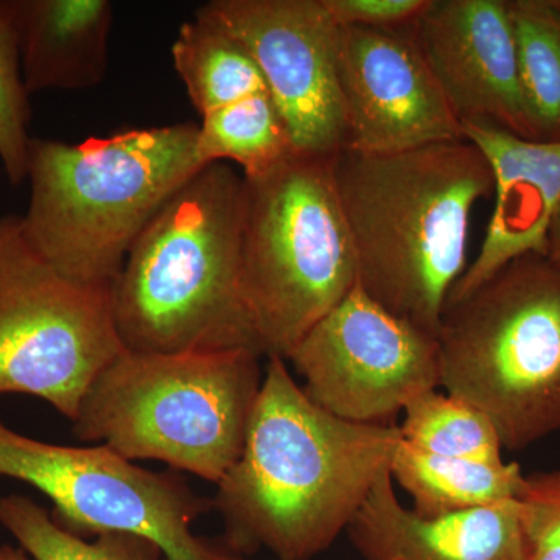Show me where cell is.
Returning <instances> with one entry per match:
<instances>
[{"label":"cell","mask_w":560,"mask_h":560,"mask_svg":"<svg viewBox=\"0 0 560 560\" xmlns=\"http://www.w3.org/2000/svg\"><path fill=\"white\" fill-rule=\"evenodd\" d=\"M401 442L399 425L349 422L313 404L280 357H270L245 444L217 485L224 540L311 560L346 533Z\"/></svg>","instance_id":"6da1fadb"},{"label":"cell","mask_w":560,"mask_h":560,"mask_svg":"<svg viewBox=\"0 0 560 560\" xmlns=\"http://www.w3.org/2000/svg\"><path fill=\"white\" fill-rule=\"evenodd\" d=\"M334 175L360 289L438 337L467 268L471 213L493 194L485 154L467 139L393 154L342 149Z\"/></svg>","instance_id":"7a4b0ae2"},{"label":"cell","mask_w":560,"mask_h":560,"mask_svg":"<svg viewBox=\"0 0 560 560\" xmlns=\"http://www.w3.org/2000/svg\"><path fill=\"white\" fill-rule=\"evenodd\" d=\"M243 175L205 165L131 246L110 287L125 349L261 353L241 287Z\"/></svg>","instance_id":"3957f363"},{"label":"cell","mask_w":560,"mask_h":560,"mask_svg":"<svg viewBox=\"0 0 560 560\" xmlns=\"http://www.w3.org/2000/svg\"><path fill=\"white\" fill-rule=\"evenodd\" d=\"M197 136L187 121L80 143L32 139L28 242L68 278L113 287L142 231L205 167Z\"/></svg>","instance_id":"277c9868"},{"label":"cell","mask_w":560,"mask_h":560,"mask_svg":"<svg viewBox=\"0 0 560 560\" xmlns=\"http://www.w3.org/2000/svg\"><path fill=\"white\" fill-rule=\"evenodd\" d=\"M261 359L250 350L124 349L84 394L73 434L125 459L161 460L219 485L243 451Z\"/></svg>","instance_id":"5b68a950"},{"label":"cell","mask_w":560,"mask_h":560,"mask_svg":"<svg viewBox=\"0 0 560 560\" xmlns=\"http://www.w3.org/2000/svg\"><path fill=\"white\" fill-rule=\"evenodd\" d=\"M441 388L488 416L503 448L560 430V267L526 253L445 302Z\"/></svg>","instance_id":"8992f818"},{"label":"cell","mask_w":560,"mask_h":560,"mask_svg":"<svg viewBox=\"0 0 560 560\" xmlns=\"http://www.w3.org/2000/svg\"><path fill=\"white\" fill-rule=\"evenodd\" d=\"M334 156L293 151L243 176L241 287L264 357L291 350L355 287Z\"/></svg>","instance_id":"52a82bcc"},{"label":"cell","mask_w":560,"mask_h":560,"mask_svg":"<svg viewBox=\"0 0 560 560\" xmlns=\"http://www.w3.org/2000/svg\"><path fill=\"white\" fill-rule=\"evenodd\" d=\"M110 287L77 282L28 242L20 215L0 219V396L39 397L70 422L124 350Z\"/></svg>","instance_id":"ba28073f"},{"label":"cell","mask_w":560,"mask_h":560,"mask_svg":"<svg viewBox=\"0 0 560 560\" xmlns=\"http://www.w3.org/2000/svg\"><path fill=\"white\" fill-rule=\"evenodd\" d=\"M0 477L31 485L54 504V521L75 536L130 533L164 560H249L191 533L212 510L173 471L136 466L106 445L69 447L32 440L0 422Z\"/></svg>","instance_id":"9c48e42d"},{"label":"cell","mask_w":560,"mask_h":560,"mask_svg":"<svg viewBox=\"0 0 560 560\" xmlns=\"http://www.w3.org/2000/svg\"><path fill=\"white\" fill-rule=\"evenodd\" d=\"M287 363L313 404L368 425H394L412 399L441 388L436 335L385 311L359 283L298 342Z\"/></svg>","instance_id":"30bf717a"},{"label":"cell","mask_w":560,"mask_h":560,"mask_svg":"<svg viewBox=\"0 0 560 560\" xmlns=\"http://www.w3.org/2000/svg\"><path fill=\"white\" fill-rule=\"evenodd\" d=\"M197 13L249 51L294 150L334 156L346 149L335 68L338 27L323 0H213Z\"/></svg>","instance_id":"8fae6325"},{"label":"cell","mask_w":560,"mask_h":560,"mask_svg":"<svg viewBox=\"0 0 560 560\" xmlns=\"http://www.w3.org/2000/svg\"><path fill=\"white\" fill-rule=\"evenodd\" d=\"M335 68L346 149L393 154L466 139L412 25L388 31L338 27Z\"/></svg>","instance_id":"7c38bea8"},{"label":"cell","mask_w":560,"mask_h":560,"mask_svg":"<svg viewBox=\"0 0 560 560\" xmlns=\"http://www.w3.org/2000/svg\"><path fill=\"white\" fill-rule=\"evenodd\" d=\"M412 35L460 125L534 139L510 0H430Z\"/></svg>","instance_id":"4fadbf2b"},{"label":"cell","mask_w":560,"mask_h":560,"mask_svg":"<svg viewBox=\"0 0 560 560\" xmlns=\"http://www.w3.org/2000/svg\"><path fill=\"white\" fill-rule=\"evenodd\" d=\"M463 132L489 162L495 208L477 259L447 300L470 293L515 257L545 254L548 226L560 205V140L522 139L488 124H464Z\"/></svg>","instance_id":"5bb4252c"},{"label":"cell","mask_w":560,"mask_h":560,"mask_svg":"<svg viewBox=\"0 0 560 560\" xmlns=\"http://www.w3.org/2000/svg\"><path fill=\"white\" fill-rule=\"evenodd\" d=\"M346 534L361 560H526L528 555L517 500L420 517L400 503L389 469Z\"/></svg>","instance_id":"9a60e30c"},{"label":"cell","mask_w":560,"mask_h":560,"mask_svg":"<svg viewBox=\"0 0 560 560\" xmlns=\"http://www.w3.org/2000/svg\"><path fill=\"white\" fill-rule=\"evenodd\" d=\"M28 94L98 86L108 69V0H7Z\"/></svg>","instance_id":"2e32d148"},{"label":"cell","mask_w":560,"mask_h":560,"mask_svg":"<svg viewBox=\"0 0 560 560\" xmlns=\"http://www.w3.org/2000/svg\"><path fill=\"white\" fill-rule=\"evenodd\" d=\"M390 477L411 497L420 517L517 500L525 475L517 463L488 464L419 451L401 441L389 464Z\"/></svg>","instance_id":"e0dca14e"},{"label":"cell","mask_w":560,"mask_h":560,"mask_svg":"<svg viewBox=\"0 0 560 560\" xmlns=\"http://www.w3.org/2000/svg\"><path fill=\"white\" fill-rule=\"evenodd\" d=\"M172 60L201 117L254 95L270 94L249 51L201 14L180 25Z\"/></svg>","instance_id":"ac0fdd59"},{"label":"cell","mask_w":560,"mask_h":560,"mask_svg":"<svg viewBox=\"0 0 560 560\" xmlns=\"http://www.w3.org/2000/svg\"><path fill=\"white\" fill-rule=\"evenodd\" d=\"M518 73L534 139L560 140V0H510Z\"/></svg>","instance_id":"d6986e66"},{"label":"cell","mask_w":560,"mask_h":560,"mask_svg":"<svg viewBox=\"0 0 560 560\" xmlns=\"http://www.w3.org/2000/svg\"><path fill=\"white\" fill-rule=\"evenodd\" d=\"M290 132L270 94L254 95L201 117L197 154L201 164L234 162L245 178L271 171L293 153Z\"/></svg>","instance_id":"ffe728a7"},{"label":"cell","mask_w":560,"mask_h":560,"mask_svg":"<svg viewBox=\"0 0 560 560\" xmlns=\"http://www.w3.org/2000/svg\"><path fill=\"white\" fill-rule=\"evenodd\" d=\"M401 441L433 455L503 463V444L488 416L467 401L427 390L405 407Z\"/></svg>","instance_id":"44dd1931"},{"label":"cell","mask_w":560,"mask_h":560,"mask_svg":"<svg viewBox=\"0 0 560 560\" xmlns=\"http://www.w3.org/2000/svg\"><path fill=\"white\" fill-rule=\"evenodd\" d=\"M0 523L33 560H164L154 541L136 534L105 533L86 541L28 497L0 499Z\"/></svg>","instance_id":"7402d4cb"},{"label":"cell","mask_w":560,"mask_h":560,"mask_svg":"<svg viewBox=\"0 0 560 560\" xmlns=\"http://www.w3.org/2000/svg\"><path fill=\"white\" fill-rule=\"evenodd\" d=\"M9 3L0 0V162L13 186L27 180L32 109Z\"/></svg>","instance_id":"603a6c76"},{"label":"cell","mask_w":560,"mask_h":560,"mask_svg":"<svg viewBox=\"0 0 560 560\" xmlns=\"http://www.w3.org/2000/svg\"><path fill=\"white\" fill-rule=\"evenodd\" d=\"M338 27L407 28L416 24L430 0H323Z\"/></svg>","instance_id":"cb8c5ba5"},{"label":"cell","mask_w":560,"mask_h":560,"mask_svg":"<svg viewBox=\"0 0 560 560\" xmlns=\"http://www.w3.org/2000/svg\"><path fill=\"white\" fill-rule=\"evenodd\" d=\"M517 501L526 541L560 544V469L525 477Z\"/></svg>","instance_id":"d4e9b609"},{"label":"cell","mask_w":560,"mask_h":560,"mask_svg":"<svg viewBox=\"0 0 560 560\" xmlns=\"http://www.w3.org/2000/svg\"><path fill=\"white\" fill-rule=\"evenodd\" d=\"M526 560H560V544L552 540L526 541Z\"/></svg>","instance_id":"484cf974"},{"label":"cell","mask_w":560,"mask_h":560,"mask_svg":"<svg viewBox=\"0 0 560 560\" xmlns=\"http://www.w3.org/2000/svg\"><path fill=\"white\" fill-rule=\"evenodd\" d=\"M545 256L560 267V205L552 215L550 226H548Z\"/></svg>","instance_id":"4316f807"},{"label":"cell","mask_w":560,"mask_h":560,"mask_svg":"<svg viewBox=\"0 0 560 560\" xmlns=\"http://www.w3.org/2000/svg\"><path fill=\"white\" fill-rule=\"evenodd\" d=\"M0 560H31L22 548L11 547V545H2L0 547Z\"/></svg>","instance_id":"83f0119b"}]
</instances>
